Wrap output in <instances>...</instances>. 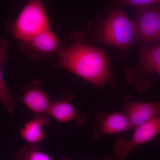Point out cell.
Segmentation results:
<instances>
[{
	"label": "cell",
	"instance_id": "1",
	"mask_svg": "<svg viewBox=\"0 0 160 160\" xmlns=\"http://www.w3.org/2000/svg\"><path fill=\"white\" fill-rule=\"evenodd\" d=\"M73 36L71 46L60 47L56 52L58 61L55 67L66 69L95 86H104L111 79L109 58L102 49L83 43L82 33Z\"/></svg>",
	"mask_w": 160,
	"mask_h": 160
},
{
	"label": "cell",
	"instance_id": "2",
	"mask_svg": "<svg viewBox=\"0 0 160 160\" xmlns=\"http://www.w3.org/2000/svg\"><path fill=\"white\" fill-rule=\"evenodd\" d=\"M7 27L14 37L22 43L50 29L49 17L42 0H30L16 21L8 23Z\"/></svg>",
	"mask_w": 160,
	"mask_h": 160
},
{
	"label": "cell",
	"instance_id": "3",
	"mask_svg": "<svg viewBox=\"0 0 160 160\" xmlns=\"http://www.w3.org/2000/svg\"><path fill=\"white\" fill-rule=\"evenodd\" d=\"M103 43L126 49L137 42L134 23L122 10H112L102 23L98 31Z\"/></svg>",
	"mask_w": 160,
	"mask_h": 160
},
{
	"label": "cell",
	"instance_id": "4",
	"mask_svg": "<svg viewBox=\"0 0 160 160\" xmlns=\"http://www.w3.org/2000/svg\"><path fill=\"white\" fill-rule=\"evenodd\" d=\"M140 56L139 66L127 71L126 77L138 92H143L150 85L151 75L160 68V44L142 48L140 50Z\"/></svg>",
	"mask_w": 160,
	"mask_h": 160
},
{
	"label": "cell",
	"instance_id": "5",
	"mask_svg": "<svg viewBox=\"0 0 160 160\" xmlns=\"http://www.w3.org/2000/svg\"><path fill=\"white\" fill-rule=\"evenodd\" d=\"M133 23L137 42L150 44L160 41V5L137 7Z\"/></svg>",
	"mask_w": 160,
	"mask_h": 160
},
{
	"label": "cell",
	"instance_id": "6",
	"mask_svg": "<svg viewBox=\"0 0 160 160\" xmlns=\"http://www.w3.org/2000/svg\"><path fill=\"white\" fill-rule=\"evenodd\" d=\"M160 133V113L134 129L130 139L118 138L114 147L115 157L124 160L129 157L135 147L148 142Z\"/></svg>",
	"mask_w": 160,
	"mask_h": 160
},
{
	"label": "cell",
	"instance_id": "7",
	"mask_svg": "<svg viewBox=\"0 0 160 160\" xmlns=\"http://www.w3.org/2000/svg\"><path fill=\"white\" fill-rule=\"evenodd\" d=\"M122 112L128 118L131 129L134 130L159 114L160 99L154 102H137L126 97L123 100Z\"/></svg>",
	"mask_w": 160,
	"mask_h": 160
},
{
	"label": "cell",
	"instance_id": "8",
	"mask_svg": "<svg viewBox=\"0 0 160 160\" xmlns=\"http://www.w3.org/2000/svg\"><path fill=\"white\" fill-rule=\"evenodd\" d=\"M95 125L92 132L93 139H101L106 135L116 134L131 129L128 118L122 112H100L94 118Z\"/></svg>",
	"mask_w": 160,
	"mask_h": 160
},
{
	"label": "cell",
	"instance_id": "9",
	"mask_svg": "<svg viewBox=\"0 0 160 160\" xmlns=\"http://www.w3.org/2000/svg\"><path fill=\"white\" fill-rule=\"evenodd\" d=\"M22 46L34 61L46 58L60 48L58 38L50 28L28 42L22 43Z\"/></svg>",
	"mask_w": 160,
	"mask_h": 160
},
{
	"label": "cell",
	"instance_id": "10",
	"mask_svg": "<svg viewBox=\"0 0 160 160\" xmlns=\"http://www.w3.org/2000/svg\"><path fill=\"white\" fill-rule=\"evenodd\" d=\"M48 114L60 122L75 121L79 126L85 123L87 118L86 113L78 110L70 102L64 100L52 103Z\"/></svg>",
	"mask_w": 160,
	"mask_h": 160
},
{
	"label": "cell",
	"instance_id": "11",
	"mask_svg": "<svg viewBox=\"0 0 160 160\" xmlns=\"http://www.w3.org/2000/svg\"><path fill=\"white\" fill-rule=\"evenodd\" d=\"M21 101L36 115L48 114L52 102L48 95L38 86L30 87L22 97Z\"/></svg>",
	"mask_w": 160,
	"mask_h": 160
},
{
	"label": "cell",
	"instance_id": "12",
	"mask_svg": "<svg viewBox=\"0 0 160 160\" xmlns=\"http://www.w3.org/2000/svg\"><path fill=\"white\" fill-rule=\"evenodd\" d=\"M48 114L37 115L33 119L27 122L19 130L21 137L30 145H36L45 139L43 127L48 125Z\"/></svg>",
	"mask_w": 160,
	"mask_h": 160
},
{
	"label": "cell",
	"instance_id": "13",
	"mask_svg": "<svg viewBox=\"0 0 160 160\" xmlns=\"http://www.w3.org/2000/svg\"><path fill=\"white\" fill-rule=\"evenodd\" d=\"M9 46L6 39L0 38V102L2 104L6 111L11 114H14L13 98L6 87L2 72L1 66L7 60V48Z\"/></svg>",
	"mask_w": 160,
	"mask_h": 160
},
{
	"label": "cell",
	"instance_id": "14",
	"mask_svg": "<svg viewBox=\"0 0 160 160\" xmlns=\"http://www.w3.org/2000/svg\"><path fill=\"white\" fill-rule=\"evenodd\" d=\"M13 160H53L48 153L37 145L23 146L17 152Z\"/></svg>",
	"mask_w": 160,
	"mask_h": 160
},
{
	"label": "cell",
	"instance_id": "15",
	"mask_svg": "<svg viewBox=\"0 0 160 160\" xmlns=\"http://www.w3.org/2000/svg\"><path fill=\"white\" fill-rule=\"evenodd\" d=\"M116 3L121 6H130L138 7L149 6L154 3H160V0H117Z\"/></svg>",
	"mask_w": 160,
	"mask_h": 160
},
{
	"label": "cell",
	"instance_id": "16",
	"mask_svg": "<svg viewBox=\"0 0 160 160\" xmlns=\"http://www.w3.org/2000/svg\"><path fill=\"white\" fill-rule=\"evenodd\" d=\"M97 160H115L114 158L111 156H108L106 157L105 158H103Z\"/></svg>",
	"mask_w": 160,
	"mask_h": 160
},
{
	"label": "cell",
	"instance_id": "17",
	"mask_svg": "<svg viewBox=\"0 0 160 160\" xmlns=\"http://www.w3.org/2000/svg\"><path fill=\"white\" fill-rule=\"evenodd\" d=\"M156 72H157V73H158V74H159L160 75V68H159V69L157 70Z\"/></svg>",
	"mask_w": 160,
	"mask_h": 160
}]
</instances>
